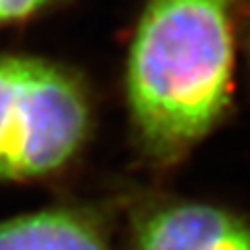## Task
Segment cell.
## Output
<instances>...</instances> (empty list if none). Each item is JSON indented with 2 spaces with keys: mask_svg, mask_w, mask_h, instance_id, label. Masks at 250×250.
<instances>
[{
  "mask_svg": "<svg viewBox=\"0 0 250 250\" xmlns=\"http://www.w3.org/2000/svg\"><path fill=\"white\" fill-rule=\"evenodd\" d=\"M238 0H148L131 42L127 96L144 150L175 161L231 96Z\"/></svg>",
  "mask_w": 250,
  "mask_h": 250,
  "instance_id": "cell-1",
  "label": "cell"
},
{
  "mask_svg": "<svg viewBox=\"0 0 250 250\" xmlns=\"http://www.w3.org/2000/svg\"><path fill=\"white\" fill-rule=\"evenodd\" d=\"M136 250H250V223L223 208L175 202L140 219Z\"/></svg>",
  "mask_w": 250,
  "mask_h": 250,
  "instance_id": "cell-3",
  "label": "cell"
},
{
  "mask_svg": "<svg viewBox=\"0 0 250 250\" xmlns=\"http://www.w3.org/2000/svg\"><path fill=\"white\" fill-rule=\"evenodd\" d=\"M52 2L54 0H0V23L27 19Z\"/></svg>",
  "mask_w": 250,
  "mask_h": 250,
  "instance_id": "cell-5",
  "label": "cell"
},
{
  "mask_svg": "<svg viewBox=\"0 0 250 250\" xmlns=\"http://www.w3.org/2000/svg\"><path fill=\"white\" fill-rule=\"evenodd\" d=\"M90 131V103L75 77L31 57H0V179L65 167Z\"/></svg>",
  "mask_w": 250,
  "mask_h": 250,
  "instance_id": "cell-2",
  "label": "cell"
},
{
  "mask_svg": "<svg viewBox=\"0 0 250 250\" xmlns=\"http://www.w3.org/2000/svg\"><path fill=\"white\" fill-rule=\"evenodd\" d=\"M0 250H108L96 219L73 208H48L0 221Z\"/></svg>",
  "mask_w": 250,
  "mask_h": 250,
  "instance_id": "cell-4",
  "label": "cell"
}]
</instances>
